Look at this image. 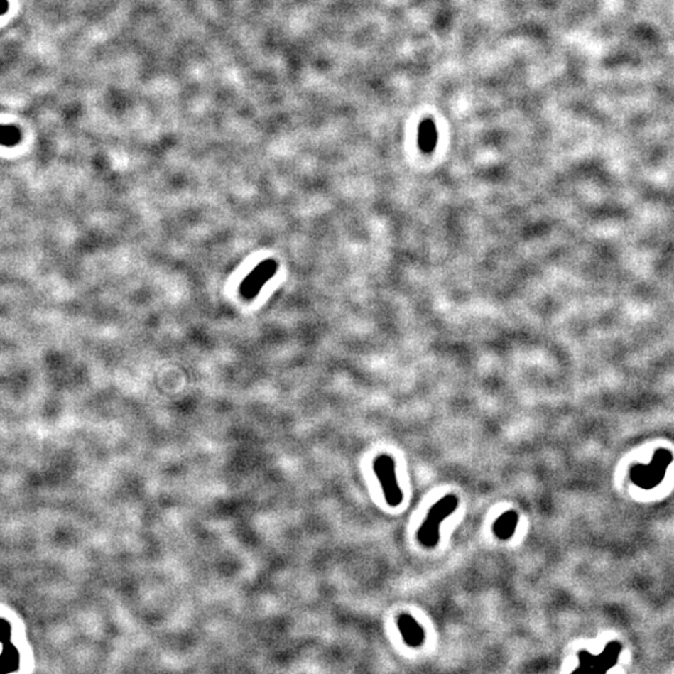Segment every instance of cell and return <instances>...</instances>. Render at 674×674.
Wrapping results in <instances>:
<instances>
[{
    "instance_id": "obj_1",
    "label": "cell",
    "mask_w": 674,
    "mask_h": 674,
    "mask_svg": "<svg viewBox=\"0 0 674 674\" xmlns=\"http://www.w3.org/2000/svg\"><path fill=\"white\" fill-rule=\"evenodd\" d=\"M458 506V499L456 494H446L445 497L433 504L431 510L428 511V518L425 520L420 530L417 532V540L426 547L433 548L440 540V527L441 522L452 515Z\"/></svg>"
},
{
    "instance_id": "obj_2",
    "label": "cell",
    "mask_w": 674,
    "mask_h": 674,
    "mask_svg": "<svg viewBox=\"0 0 674 674\" xmlns=\"http://www.w3.org/2000/svg\"><path fill=\"white\" fill-rule=\"evenodd\" d=\"M374 471L379 479V482L381 484L382 492L387 504L391 507L400 506L403 499V494L397 482L395 460L390 455L382 453L374 461Z\"/></svg>"
},
{
    "instance_id": "obj_3",
    "label": "cell",
    "mask_w": 674,
    "mask_h": 674,
    "mask_svg": "<svg viewBox=\"0 0 674 674\" xmlns=\"http://www.w3.org/2000/svg\"><path fill=\"white\" fill-rule=\"evenodd\" d=\"M276 270H278V263L273 260L263 261L259 265L258 268H254L251 273H249V276L242 281L241 288H240L242 298L246 300L256 298L263 285L275 275Z\"/></svg>"
},
{
    "instance_id": "obj_4",
    "label": "cell",
    "mask_w": 674,
    "mask_h": 674,
    "mask_svg": "<svg viewBox=\"0 0 674 674\" xmlns=\"http://www.w3.org/2000/svg\"><path fill=\"white\" fill-rule=\"evenodd\" d=\"M397 627H398V631L401 634L402 638L408 647L423 646L425 639H426L425 629L421 627V624H418V622L412 616L407 614V613L401 614L400 617L397 618Z\"/></svg>"
},
{
    "instance_id": "obj_5",
    "label": "cell",
    "mask_w": 674,
    "mask_h": 674,
    "mask_svg": "<svg viewBox=\"0 0 674 674\" xmlns=\"http://www.w3.org/2000/svg\"><path fill=\"white\" fill-rule=\"evenodd\" d=\"M518 523V515L515 511H507L494 521V533L499 540H510L515 535Z\"/></svg>"
},
{
    "instance_id": "obj_6",
    "label": "cell",
    "mask_w": 674,
    "mask_h": 674,
    "mask_svg": "<svg viewBox=\"0 0 674 674\" xmlns=\"http://www.w3.org/2000/svg\"><path fill=\"white\" fill-rule=\"evenodd\" d=\"M437 129L433 121H423L418 130V145L421 150L425 153H431L437 145Z\"/></svg>"
},
{
    "instance_id": "obj_7",
    "label": "cell",
    "mask_w": 674,
    "mask_h": 674,
    "mask_svg": "<svg viewBox=\"0 0 674 674\" xmlns=\"http://www.w3.org/2000/svg\"><path fill=\"white\" fill-rule=\"evenodd\" d=\"M21 140V130L16 125H0V145L16 146Z\"/></svg>"
},
{
    "instance_id": "obj_8",
    "label": "cell",
    "mask_w": 674,
    "mask_h": 674,
    "mask_svg": "<svg viewBox=\"0 0 674 674\" xmlns=\"http://www.w3.org/2000/svg\"><path fill=\"white\" fill-rule=\"evenodd\" d=\"M9 11V1L8 0H0V16L6 14Z\"/></svg>"
}]
</instances>
